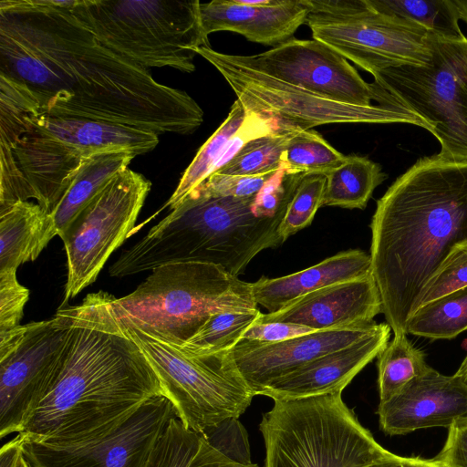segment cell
<instances>
[{
    "label": "cell",
    "mask_w": 467,
    "mask_h": 467,
    "mask_svg": "<svg viewBox=\"0 0 467 467\" xmlns=\"http://www.w3.org/2000/svg\"><path fill=\"white\" fill-rule=\"evenodd\" d=\"M69 306L0 334V438L19 433L58 379L68 353Z\"/></svg>",
    "instance_id": "13"
},
{
    "label": "cell",
    "mask_w": 467,
    "mask_h": 467,
    "mask_svg": "<svg viewBox=\"0 0 467 467\" xmlns=\"http://www.w3.org/2000/svg\"><path fill=\"white\" fill-rule=\"evenodd\" d=\"M254 197L220 196L200 183L124 250L110 265L109 275L119 278L164 265L202 262L238 276L260 252L284 243L278 227L286 209L275 217H262L254 210Z\"/></svg>",
    "instance_id": "5"
},
{
    "label": "cell",
    "mask_w": 467,
    "mask_h": 467,
    "mask_svg": "<svg viewBox=\"0 0 467 467\" xmlns=\"http://www.w3.org/2000/svg\"><path fill=\"white\" fill-rule=\"evenodd\" d=\"M0 467H34L26 456L18 435L1 447Z\"/></svg>",
    "instance_id": "40"
},
{
    "label": "cell",
    "mask_w": 467,
    "mask_h": 467,
    "mask_svg": "<svg viewBox=\"0 0 467 467\" xmlns=\"http://www.w3.org/2000/svg\"><path fill=\"white\" fill-rule=\"evenodd\" d=\"M150 187L142 174L121 171L59 236L67 259L61 306L93 284L112 253L130 237Z\"/></svg>",
    "instance_id": "14"
},
{
    "label": "cell",
    "mask_w": 467,
    "mask_h": 467,
    "mask_svg": "<svg viewBox=\"0 0 467 467\" xmlns=\"http://www.w3.org/2000/svg\"><path fill=\"white\" fill-rule=\"evenodd\" d=\"M176 416L163 395L148 400L109 435L94 441L55 446L23 443L34 467H146L169 420Z\"/></svg>",
    "instance_id": "16"
},
{
    "label": "cell",
    "mask_w": 467,
    "mask_h": 467,
    "mask_svg": "<svg viewBox=\"0 0 467 467\" xmlns=\"http://www.w3.org/2000/svg\"><path fill=\"white\" fill-rule=\"evenodd\" d=\"M370 229L382 313L394 334L406 333L424 286L467 242V161L419 159L378 200Z\"/></svg>",
    "instance_id": "3"
},
{
    "label": "cell",
    "mask_w": 467,
    "mask_h": 467,
    "mask_svg": "<svg viewBox=\"0 0 467 467\" xmlns=\"http://www.w3.org/2000/svg\"><path fill=\"white\" fill-rule=\"evenodd\" d=\"M460 19L465 21L467 23V0H452Z\"/></svg>",
    "instance_id": "42"
},
{
    "label": "cell",
    "mask_w": 467,
    "mask_h": 467,
    "mask_svg": "<svg viewBox=\"0 0 467 467\" xmlns=\"http://www.w3.org/2000/svg\"><path fill=\"white\" fill-rule=\"evenodd\" d=\"M371 274L370 255L351 249L294 274L275 278L262 276L252 283V290L256 304L274 313L311 292Z\"/></svg>",
    "instance_id": "22"
},
{
    "label": "cell",
    "mask_w": 467,
    "mask_h": 467,
    "mask_svg": "<svg viewBox=\"0 0 467 467\" xmlns=\"http://www.w3.org/2000/svg\"><path fill=\"white\" fill-rule=\"evenodd\" d=\"M429 367L423 352L412 345L406 333L394 334V338L378 356L379 401L400 392Z\"/></svg>",
    "instance_id": "28"
},
{
    "label": "cell",
    "mask_w": 467,
    "mask_h": 467,
    "mask_svg": "<svg viewBox=\"0 0 467 467\" xmlns=\"http://www.w3.org/2000/svg\"><path fill=\"white\" fill-rule=\"evenodd\" d=\"M69 0H1L0 76L52 117L84 119L154 133L190 134L203 110L184 90L156 81L104 46Z\"/></svg>",
    "instance_id": "1"
},
{
    "label": "cell",
    "mask_w": 467,
    "mask_h": 467,
    "mask_svg": "<svg viewBox=\"0 0 467 467\" xmlns=\"http://www.w3.org/2000/svg\"><path fill=\"white\" fill-rule=\"evenodd\" d=\"M200 19L206 36L218 31L242 35L247 40L276 47L291 38L306 24L308 9L303 0H269L264 5L239 0L200 3Z\"/></svg>",
    "instance_id": "21"
},
{
    "label": "cell",
    "mask_w": 467,
    "mask_h": 467,
    "mask_svg": "<svg viewBox=\"0 0 467 467\" xmlns=\"http://www.w3.org/2000/svg\"><path fill=\"white\" fill-rule=\"evenodd\" d=\"M271 176H239L214 172L202 183L210 192L220 196L250 198L260 192Z\"/></svg>",
    "instance_id": "37"
},
{
    "label": "cell",
    "mask_w": 467,
    "mask_h": 467,
    "mask_svg": "<svg viewBox=\"0 0 467 467\" xmlns=\"http://www.w3.org/2000/svg\"><path fill=\"white\" fill-rule=\"evenodd\" d=\"M315 330L284 322L262 323L259 318L244 332L242 339L254 340L263 343H275L299 337Z\"/></svg>",
    "instance_id": "38"
},
{
    "label": "cell",
    "mask_w": 467,
    "mask_h": 467,
    "mask_svg": "<svg viewBox=\"0 0 467 467\" xmlns=\"http://www.w3.org/2000/svg\"><path fill=\"white\" fill-rule=\"evenodd\" d=\"M121 322L187 429L201 433L226 419L239 418L250 406L255 394L227 353L192 356L181 346Z\"/></svg>",
    "instance_id": "9"
},
{
    "label": "cell",
    "mask_w": 467,
    "mask_h": 467,
    "mask_svg": "<svg viewBox=\"0 0 467 467\" xmlns=\"http://www.w3.org/2000/svg\"><path fill=\"white\" fill-rule=\"evenodd\" d=\"M206 441L231 461L251 465V453L247 432L238 418H229L201 432Z\"/></svg>",
    "instance_id": "35"
},
{
    "label": "cell",
    "mask_w": 467,
    "mask_h": 467,
    "mask_svg": "<svg viewBox=\"0 0 467 467\" xmlns=\"http://www.w3.org/2000/svg\"><path fill=\"white\" fill-rule=\"evenodd\" d=\"M378 325L372 322L349 328L314 331L275 343L241 339L227 355L256 396L305 364L368 336Z\"/></svg>",
    "instance_id": "17"
},
{
    "label": "cell",
    "mask_w": 467,
    "mask_h": 467,
    "mask_svg": "<svg viewBox=\"0 0 467 467\" xmlns=\"http://www.w3.org/2000/svg\"><path fill=\"white\" fill-rule=\"evenodd\" d=\"M379 426L388 435L421 429L450 428L467 420V386L455 375L431 367L378 408Z\"/></svg>",
    "instance_id": "18"
},
{
    "label": "cell",
    "mask_w": 467,
    "mask_h": 467,
    "mask_svg": "<svg viewBox=\"0 0 467 467\" xmlns=\"http://www.w3.org/2000/svg\"><path fill=\"white\" fill-rule=\"evenodd\" d=\"M381 312L380 295L371 274L311 292L276 312L262 313L259 320L322 331L365 326Z\"/></svg>",
    "instance_id": "19"
},
{
    "label": "cell",
    "mask_w": 467,
    "mask_h": 467,
    "mask_svg": "<svg viewBox=\"0 0 467 467\" xmlns=\"http://www.w3.org/2000/svg\"><path fill=\"white\" fill-rule=\"evenodd\" d=\"M377 12L408 19L448 39H463L452 0H367Z\"/></svg>",
    "instance_id": "29"
},
{
    "label": "cell",
    "mask_w": 467,
    "mask_h": 467,
    "mask_svg": "<svg viewBox=\"0 0 467 467\" xmlns=\"http://www.w3.org/2000/svg\"><path fill=\"white\" fill-rule=\"evenodd\" d=\"M467 330V286L417 308L406 325V334L432 339H451Z\"/></svg>",
    "instance_id": "26"
},
{
    "label": "cell",
    "mask_w": 467,
    "mask_h": 467,
    "mask_svg": "<svg viewBox=\"0 0 467 467\" xmlns=\"http://www.w3.org/2000/svg\"><path fill=\"white\" fill-rule=\"evenodd\" d=\"M114 299L99 291L69 306L64 368L17 433L23 443L66 446L100 439L163 395L142 350L114 312Z\"/></svg>",
    "instance_id": "2"
},
{
    "label": "cell",
    "mask_w": 467,
    "mask_h": 467,
    "mask_svg": "<svg viewBox=\"0 0 467 467\" xmlns=\"http://www.w3.org/2000/svg\"><path fill=\"white\" fill-rule=\"evenodd\" d=\"M261 314L259 309L213 314L182 348L195 357L226 354Z\"/></svg>",
    "instance_id": "31"
},
{
    "label": "cell",
    "mask_w": 467,
    "mask_h": 467,
    "mask_svg": "<svg viewBox=\"0 0 467 467\" xmlns=\"http://www.w3.org/2000/svg\"><path fill=\"white\" fill-rule=\"evenodd\" d=\"M467 286V242L455 245L424 286L419 306Z\"/></svg>",
    "instance_id": "34"
},
{
    "label": "cell",
    "mask_w": 467,
    "mask_h": 467,
    "mask_svg": "<svg viewBox=\"0 0 467 467\" xmlns=\"http://www.w3.org/2000/svg\"><path fill=\"white\" fill-rule=\"evenodd\" d=\"M326 175L323 206L364 209L374 190L386 179L381 166L365 156L346 155L344 162Z\"/></svg>",
    "instance_id": "25"
},
{
    "label": "cell",
    "mask_w": 467,
    "mask_h": 467,
    "mask_svg": "<svg viewBox=\"0 0 467 467\" xmlns=\"http://www.w3.org/2000/svg\"><path fill=\"white\" fill-rule=\"evenodd\" d=\"M425 65H402L374 76V83L416 114L440 141V155L467 161V37L429 31Z\"/></svg>",
    "instance_id": "10"
},
{
    "label": "cell",
    "mask_w": 467,
    "mask_h": 467,
    "mask_svg": "<svg viewBox=\"0 0 467 467\" xmlns=\"http://www.w3.org/2000/svg\"><path fill=\"white\" fill-rule=\"evenodd\" d=\"M244 118L245 109L236 99L226 119L199 149L164 207L168 206L171 210L175 208L192 190L213 173L216 162Z\"/></svg>",
    "instance_id": "27"
},
{
    "label": "cell",
    "mask_w": 467,
    "mask_h": 467,
    "mask_svg": "<svg viewBox=\"0 0 467 467\" xmlns=\"http://www.w3.org/2000/svg\"><path fill=\"white\" fill-rule=\"evenodd\" d=\"M433 459L443 467H467V420L448 428L446 441Z\"/></svg>",
    "instance_id": "39"
},
{
    "label": "cell",
    "mask_w": 467,
    "mask_h": 467,
    "mask_svg": "<svg viewBox=\"0 0 467 467\" xmlns=\"http://www.w3.org/2000/svg\"><path fill=\"white\" fill-rule=\"evenodd\" d=\"M371 467H443L434 459L401 457L392 453Z\"/></svg>",
    "instance_id": "41"
},
{
    "label": "cell",
    "mask_w": 467,
    "mask_h": 467,
    "mask_svg": "<svg viewBox=\"0 0 467 467\" xmlns=\"http://www.w3.org/2000/svg\"><path fill=\"white\" fill-rule=\"evenodd\" d=\"M326 182L324 174L303 175L278 227L283 242L311 224L316 213L323 206Z\"/></svg>",
    "instance_id": "33"
},
{
    "label": "cell",
    "mask_w": 467,
    "mask_h": 467,
    "mask_svg": "<svg viewBox=\"0 0 467 467\" xmlns=\"http://www.w3.org/2000/svg\"><path fill=\"white\" fill-rule=\"evenodd\" d=\"M293 131L295 130H277L269 135L249 141L228 163L215 172L239 176L273 175L281 169V155Z\"/></svg>",
    "instance_id": "32"
},
{
    "label": "cell",
    "mask_w": 467,
    "mask_h": 467,
    "mask_svg": "<svg viewBox=\"0 0 467 467\" xmlns=\"http://www.w3.org/2000/svg\"><path fill=\"white\" fill-rule=\"evenodd\" d=\"M390 330L388 324H379L368 336L305 364L270 384L260 395L275 400L341 393L387 347Z\"/></svg>",
    "instance_id": "20"
},
{
    "label": "cell",
    "mask_w": 467,
    "mask_h": 467,
    "mask_svg": "<svg viewBox=\"0 0 467 467\" xmlns=\"http://www.w3.org/2000/svg\"><path fill=\"white\" fill-rule=\"evenodd\" d=\"M128 324L182 347L220 312L256 310L252 283L202 262L164 265L130 294L112 302Z\"/></svg>",
    "instance_id": "6"
},
{
    "label": "cell",
    "mask_w": 467,
    "mask_h": 467,
    "mask_svg": "<svg viewBox=\"0 0 467 467\" xmlns=\"http://www.w3.org/2000/svg\"><path fill=\"white\" fill-rule=\"evenodd\" d=\"M136 156L129 150L106 151L91 157L81 165L50 213L58 236L116 174L128 168Z\"/></svg>",
    "instance_id": "24"
},
{
    "label": "cell",
    "mask_w": 467,
    "mask_h": 467,
    "mask_svg": "<svg viewBox=\"0 0 467 467\" xmlns=\"http://www.w3.org/2000/svg\"><path fill=\"white\" fill-rule=\"evenodd\" d=\"M274 401L259 425L265 467H371L392 454L341 393Z\"/></svg>",
    "instance_id": "7"
},
{
    "label": "cell",
    "mask_w": 467,
    "mask_h": 467,
    "mask_svg": "<svg viewBox=\"0 0 467 467\" xmlns=\"http://www.w3.org/2000/svg\"><path fill=\"white\" fill-rule=\"evenodd\" d=\"M223 55L234 65L336 101L368 107L375 100L403 107L374 82H366L344 57L314 38H291L252 56Z\"/></svg>",
    "instance_id": "15"
},
{
    "label": "cell",
    "mask_w": 467,
    "mask_h": 467,
    "mask_svg": "<svg viewBox=\"0 0 467 467\" xmlns=\"http://www.w3.org/2000/svg\"><path fill=\"white\" fill-rule=\"evenodd\" d=\"M200 1L69 0L75 16L108 48L134 64L192 73L194 47H211Z\"/></svg>",
    "instance_id": "8"
},
{
    "label": "cell",
    "mask_w": 467,
    "mask_h": 467,
    "mask_svg": "<svg viewBox=\"0 0 467 467\" xmlns=\"http://www.w3.org/2000/svg\"><path fill=\"white\" fill-rule=\"evenodd\" d=\"M314 39L370 73L425 65L429 30L413 21L372 9L367 0H303Z\"/></svg>",
    "instance_id": "11"
},
{
    "label": "cell",
    "mask_w": 467,
    "mask_h": 467,
    "mask_svg": "<svg viewBox=\"0 0 467 467\" xmlns=\"http://www.w3.org/2000/svg\"><path fill=\"white\" fill-rule=\"evenodd\" d=\"M193 51L218 70L245 111L272 119L278 130H306L336 123H408L427 130L420 118L404 107L336 101L234 65L211 47H194Z\"/></svg>",
    "instance_id": "12"
},
{
    "label": "cell",
    "mask_w": 467,
    "mask_h": 467,
    "mask_svg": "<svg viewBox=\"0 0 467 467\" xmlns=\"http://www.w3.org/2000/svg\"><path fill=\"white\" fill-rule=\"evenodd\" d=\"M29 299V290L17 280L16 270L0 272V334L18 326L24 307Z\"/></svg>",
    "instance_id": "36"
},
{
    "label": "cell",
    "mask_w": 467,
    "mask_h": 467,
    "mask_svg": "<svg viewBox=\"0 0 467 467\" xmlns=\"http://www.w3.org/2000/svg\"><path fill=\"white\" fill-rule=\"evenodd\" d=\"M346 155L337 150L317 131L296 130L289 136L281 169L289 174H327L340 166Z\"/></svg>",
    "instance_id": "30"
},
{
    "label": "cell",
    "mask_w": 467,
    "mask_h": 467,
    "mask_svg": "<svg viewBox=\"0 0 467 467\" xmlns=\"http://www.w3.org/2000/svg\"><path fill=\"white\" fill-rule=\"evenodd\" d=\"M454 375L467 386V355Z\"/></svg>",
    "instance_id": "43"
},
{
    "label": "cell",
    "mask_w": 467,
    "mask_h": 467,
    "mask_svg": "<svg viewBox=\"0 0 467 467\" xmlns=\"http://www.w3.org/2000/svg\"><path fill=\"white\" fill-rule=\"evenodd\" d=\"M158 143L150 130L44 114L0 76V205L34 199L51 213L91 157L114 150L138 156Z\"/></svg>",
    "instance_id": "4"
},
{
    "label": "cell",
    "mask_w": 467,
    "mask_h": 467,
    "mask_svg": "<svg viewBox=\"0 0 467 467\" xmlns=\"http://www.w3.org/2000/svg\"><path fill=\"white\" fill-rule=\"evenodd\" d=\"M56 235L51 213L39 204L18 201L0 205V272L36 260Z\"/></svg>",
    "instance_id": "23"
}]
</instances>
